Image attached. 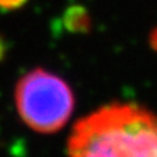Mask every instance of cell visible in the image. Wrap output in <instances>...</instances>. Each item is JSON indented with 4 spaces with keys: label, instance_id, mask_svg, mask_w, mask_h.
Masks as SVG:
<instances>
[{
    "label": "cell",
    "instance_id": "cell-2",
    "mask_svg": "<svg viewBox=\"0 0 157 157\" xmlns=\"http://www.w3.org/2000/svg\"><path fill=\"white\" fill-rule=\"evenodd\" d=\"M15 103L21 119L32 131L52 134L68 122L74 111V95L60 76L34 68L19 78Z\"/></svg>",
    "mask_w": 157,
    "mask_h": 157
},
{
    "label": "cell",
    "instance_id": "cell-3",
    "mask_svg": "<svg viewBox=\"0 0 157 157\" xmlns=\"http://www.w3.org/2000/svg\"><path fill=\"white\" fill-rule=\"evenodd\" d=\"M28 0H0V10L12 12L26 5Z\"/></svg>",
    "mask_w": 157,
    "mask_h": 157
},
{
    "label": "cell",
    "instance_id": "cell-4",
    "mask_svg": "<svg viewBox=\"0 0 157 157\" xmlns=\"http://www.w3.org/2000/svg\"><path fill=\"white\" fill-rule=\"evenodd\" d=\"M0 54H2V48H0Z\"/></svg>",
    "mask_w": 157,
    "mask_h": 157
},
{
    "label": "cell",
    "instance_id": "cell-1",
    "mask_svg": "<svg viewBox=\"0 0 157 157\" xmlns=\"http://www.w3.org/2000/svg\"><path fill=\"white\" fill-rule=\"evenodd\" d=\"M68 157H157V115L134 103H109L78 119Z\"/></svg>",
    "mask_w": 157,
    "mask_h": 157
}]
</instances>
